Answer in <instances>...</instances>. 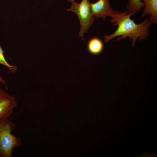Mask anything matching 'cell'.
<instances>
[{
    "mask_svg": "<svg viewBox=\"0 0 157 157\" xmlns=\"http://www.w3.org/2000/svg\"><path fill=\"white\" fill-rule=\"evenodd\" d=\"M145 6L141 17L149 14V20L151 23L157 24V0H141Z\"/></svg>",
    "mask_w": 157,
    "mask_h": 157,
    "instance_id": "6",
    "label": "cell"
},
{
    "mask_svg": "<svg viewBox=\"0 0 157 157\" xmlns=\"http://www.w3.org/2000/svg\"><path fill=\"white\" fill-rule=\"evenodd\" d=\"M4 51L0 45V64L7 67L12 73L15 72L17 70V67L9 64L6 61L3 55Z\"/></svg>",
    "mask_w": 157,
    "mask_h": 157,
    "instance_id": "9",
    "label": "cell"
},
{
    "mask_svg": "<svg viewBox=\"0 0 157 157\" xmlns=\"http://www.w3.org/2000/svg\"><path fill=\"white\" fill-rule=\"evenodd\" d=\"M133 15L131 13L128 14L127 10L123 12L115 10V14L111 17L110 22L118 27L113 33L104 36V42H108L117 36L119 37L116 39L117 41L129 37L130 40H132L133 47L137 40H146L149 34L151 23L147 18L141 23L137 24L130 18Z\"/></svg>",
    "mask_w": 157,
    "mask_h": 157,
    "instance_id": "1",
    "label": "cell"
},
{
    "mask_svg": "<svg viewBox=\"0 0 157 157\" xmlns=\"http://www.w3.org/2000/svg\"><path fill=\"white\" fill-rule=\"evenodd\" d=\"M16 124L8 118L0 119V157H13V149L23 144L20 138L11 134Z\"/></svg>",
    "mask_w": 157,
    "mask_h": 157,
    "instance_id": "2",
    "label": "cell"
},
{
    "mask_svg": "<svg viewBox=\"0 0 157 157\" xmlns=\"http://www.w3.org/2000/svg\"><path fill=\"white\" fill-rule=\"evenodd\" d=\"M91 12L95 19L101 18L104 21L108 17H113L115 13L111 7L109 0H98L90 3Z\"/></svg>",
    "mask_w": 157,
    "mask_h": 157,
    "instance_id": "5",
    "label": "cell"
},
{
    "mask_svg": "<svg viewBox=\"0 0 157 157\" xmlns=\"http://www.w3.org/2000/svg\"><path fill=\"white\" fill-rule=\"evenodd\" d=\"M90 3L89 0H82L78 3L74 1L72 3L68 11L75 13L78 16L80 24L79 38L83 40L84 33H86L93 25L95 19L92 15L90 8Z\"/></svg>",
    "mask_w": 157,
    "mask_h": 157,
    "instance_id": "3",
    "label": "cell"
},
{
    "mask_svg": "<svg viewBox=\"0 0 157 157\" xmlns=\"http://www.w3.org/2000/svg\"><path fill=\"white\" fill-rule=\"evenodd\" d=\"M17 105L14 97L0 89V119L9 118Z\"/></svg>",
    "mask_w": 157,
    "mask_h": 157,
    "instance_id": "4",
    "label": "cell"
},
{
    "mask_svg": "<svg viewBox=\"0 0 157 157\" xmlns=\"http://www.w3.org/2000/svg\"><path fill=\"white\" fill-rule=\"evenodd\" d=\"M0 82L2 83H3L6 86V88L7 89L5 81L4 79H3V78L1 76H0Z\"/></svg>",
    "mask_w": 157,
    "mask_h": 157,
    "instance_id": "10",
    "label": "cell"
},
{
    "mask_svg": "<svg viewBox=\"0 0 157 157\" xmlns=\"http://www.w3.org/2000/svg\"><path fill=\"white\" fill-rule=\"evenodd\" d=\"M88 51L91 54L97 55L101 53L104 49V44L99 38L93 37L88 41L87 45Z\"/></svg>",
    "mask_w": 157,
    "mask_h": 157,
    "instance_id": "7",
    "label": "cell"
},
{
    "mask_svg": "<svg viewBox=\"0 0 157 157\" xmlns=\"http://www.w3.org/2000/svg\"><path fill=\"white\" fill-rule=\"evenodd\" d=\"M67 0L68 1L70 2L71 3H72L75 0Z\"/></svg>",
    "mask_w": 157,
    "mask_h": 157,
    "instance_id": "11",
    "label": "cell"
},
{
    "mask_svg": "<svg viewBox=\"0 0 157 157\" xmlns=\"http://www.w3.org/2000/svg\"><path fill=\"white\" fill-rule=\"evenodd\" d=\"M129 3L127 5V12L133 14L139 12L144 6L141 0H128Z\"/></svg>",
    "mask_w": 157,
    "mask_h": 157,
    "instance_id": "8",
    "label": "cell"
}]
</instances>
